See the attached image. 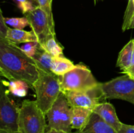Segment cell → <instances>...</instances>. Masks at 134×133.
Masks as SVG:
<instances>
[{"label": "cell", "instance_id": "obj_1", "mask_svg": "<svg viewBox=\"0 0 134 133\" xmlns=\"http://www.w3.org/2000/svg\"><path fill=\"white\" fill-rule=\"evenodd\" d=\"M0 72L10 81L18 80L32 87L39 76L35 61L7 39H0Z\"/></svg>", "mask_w": 134, "mask_h": 133}, {"label": "cell", "instance_id": "obj_2", "mask_svg": "<svg viewBox=\"0 0 134 133\" xmlns=\"http://www.w3.org/2000/svg\"><path fill=\"white\" fill-rule=\"evenodd\" d=\"M39 76L33 85L36 95L37 104L47 114L62 93L60 76L38 69Z\"/></svg>", "mask_w": 134, "mask_h": 133}, {"label": "cell", "instance_id": "obj_3", "mask_svg": "<svg viewBox=\"0 0 134 133\" xmlns=\"http://www.w3.org/2000/svg\"><path fill=\"white\" fill-rule=\"evenodd\" d=\"M44 112L35 100H24L19 108L18 132L21 133H45L48 127Z\"/></svg>", "mask_w": 134, "mask_h": 133}, {"label": "cell", "instance_id": "obj_4", "mask_svg": "<svg viewBox=\"0 0 134 133\" xmlns=\"http://www.w3.org/2000/svg\"><path fill=\"white\" fill-rule=\"evenodd\" d=\"M62 92L86 91L99 86L91 70L83 65H77L75 67L60 76Z\"/></svg>", "mask_w": 134, "mask_h": 133}, {"label": "cell", "instance_id": "obj_5", "mask_svg": "<svg viewBox=\"0 0 134 133\" xmlns=\"http://www.w3.org/2000/svg\"><path fill=\"white\" fill-rule=\"evenodd\" d=\"M101 100L120 99L134 104V80L124 75L98 86Z\"/></svg>", "mask_w": 134, "mask_h": 133}, {"label": "cell", "instance_id": "obj_6", "mask_svg": "<svg viewBox=\"0 0 134 133\" xmlns=\"http://www.w3.org/2000/svg\"><path fill=\"white\" fill-rule=\"evenodd\" d=\"M49 129L71 132V107L62 92L46 114Z\"/></svg>", "mask_w": 134, "mask_h": 133}, {"label": "cell", "instance_id": "obj_7", "mask_svg": "<svg viewBox=\"0 0 134 133\" xmlns=\"http://www.w3.org/2000/svg\"><path fill=\"white\" fill-rule=\"evenodd\" d=\"M0 87V133L16 132H18L19 108L9 99L3 84Z\"/></svg>", "mask_w": 134, "mask_h": 133}, {"label": "cell", "instance_id": "obj_8", "mask_svg": "<svg viewBox=\"0 0 134 133\" xmlns=\"http://www.w3.org/2000/svg\"><path fill=\"white\" fill-rule=\"evenodd\" d=\"M24 15L28 20L31 29L37 38L38 43L40 46L44 49L47 39L50 36L54 35L51 31L47 14L40 7H38Z\"/></svg>", "mask_w": 134, "mask_h": 133}, {"label": "cell", "instance_id": "obj_9", "mask_svg": "<svg viewBox=\"0 0 134 133\" xmlns=\"http://www.w3.org/2000/svg\"><path fill=\"white\" fill-rule=\"evenodd\" d=\"M65 95L71 107L84 108L92 110L100 103L101 94L99 88L86 91H67Z\"/></svg>", "mask_w": 134, "mask_h": 133}, {"label": "cell", "instance_id": "obj_10", "mask_svg": "<svg viewBox=\"0 0 134 133\" xmlns=\"http://www.w3.org/2000/svg\"><path fill=\"white\" fill-rule=\"evenodd\" d=\"M93 112L98 114L103 121L112 126L116 132L119 130L122 123L119 120L114 106L109 102H100L93 109Z\"/></svg>", "mask_w": 134, "mask_h": 133}, {"label": "cell", "instance_id": "obj_11", "mask_svg": "<svg viewBox=\"0 0 134 133\" xmlns=\"http://www.w3.org/2000/svg\"><path fill=\"white\" fill-rule=\"evenodd\" d=\"M76 133H117V132L98 114L93 112L86 126Z\"/></svg>", "mask_w": 134, "mask_h": 133}, {"label": "cell", "instance_id": "obj_12", "mask_svg": "<svg viewBox=\"0 0 134 133\" xmlns=\"http://www.w3.org/2000/svg\"><path fill=\"white\" fill-rule=\"evenodd\" d=\"M92 110L84 108L71 107V123L72 129L81 130L86 126L90 120Z\"/></svg>", "mask_w": 134, "mask_h": 133}, {"label": "cell", "instance_id": "obj_13", "mask_svg": "<svg viewBox=\"0 0 134 133\" xmlns=\"http://www.w3.org/2000/svg\"><path fill=\"white\" fill-rule=\"evenodd\" d=\"M7 40L15 44L29 42H38L37 38L34 31H26L23 29H17L9 27L7 33L6 38Z\"/></svg>", "mask_w": 134, "mask_h": 133}, {"label": "cell", "instance_id": "obj_14", "mask_svg": "<svg viewBox=\"0 0 134 133\" xmlns=\"http://www.w3.org/2000/svg\"><path fill=\"white\" fill-rule=\"evenodd\" d=\"M134 51V40H130L119 54L116 66L121 70V72L128 70L132 63Z\"/></svg>", "mask_w": 134, "mask_h": 133}, {"label": "cell", "instance_id": "obj_15", "mask_svg": "<svg viewBox=\"0 0 134 133\" xmlns=\"http://www.w3.org/2000/svg\"><path fill=\"white\" fill-rule=\"evenodd\" d=\"M32 59L35 61L38 69L48 73H52L51 71V65L53 57L47 50L40 46V45L38 47L36 53Z\"/></svg>", "mask_w": 134, "mask_h": 133}, {"label": "cell", "instance_id": "obj_16", "mask_svg": "<svg viewBox=\"0 0 134 133\" xmlns=\"http://www.w3.org/2000/svg\"><path fill=\"white\" fill-rule=\"evenodd\" d=\"M75 67V65L68 59L63 57H53L51 71L56 75L61 76Z\"/></svg>", "mask_w": 134, "mask_h": 133}, {"label": "cell", "instance_id": "obj_17", "mask_svg": "<svg viewBox=\"0 0 134 133\" xmlns=\"http://www.w3.org/2000/svg\"><path fill=\"white\" fill-rule=\"evenodd\" d=\"M8 86L9 91L12 94L20 97L26 96L29 87L28 83L24 81L18 80L10 81Z\"/></svg>", "mask_w": 134, "mask_h": 133}, {"label": "cell", "instance_id": "obj_18", "mask_svg": "<svg viewBox=\"0 0 134 133\" xmlns=\"http://www.w3.org/2000/svg\"><path fill=\"white\" fill-rule=\"evenodd\" d=\"M45 50H47L52 57H63V48L56 40V36L52 35L47 39L45 44Z\"/></svg>", "mask_w": 134, "mask_h": 133}, {"label": "cell", "instance_id": "obj_19", "mask_svg": "<svg viewBox=\"0 0 134 133\" xmlns=\"http://www.w3.org/2000/svg\"><path fill=\"white\" fill-rule=\"evenodd\" d=\"M39 4V7L45 12L48 16V22H49L50 27L51 31L54 35H56L54 27V21L53 18V14L52 12V0H38Z\"/></svg>", "mask_w": 134, "mask_h": 133}, {"label": "cell", "instance_id": "obj_20", "mask_svg": "<svg viewBox=\"0 0 134 133\" xmlns=\"http://www.w3.org/2000/svg\"><path fill=\"white\" fill-rule=\"evenodd\" d=\"M4 21L7 25H9L11 27H14V29H23L24 27L27 26L29 24V22L26 17L22 18H5Z\"/></svg>", "mask_w": 134, "mask_h": 133}, {"label": "cell", "instance_id": "obj_21", "mask_svg": "<svg viewBox=\"0 0 134 133\" xmlns=\"http://www.w3.org/2000/svg\"><path fill=\"white\" fill-rule=\"evenodd\" d=\"M134 14V0H129L128 6L124 13V21L122 24V31L129 29L131 20Z\"/></svg>", "mask_w": 134, "mask_h": 133}, {"label": "cell", "instance_id": "obj_22", "mask_svg": "<svg viewBox=\"0 0 134 133\" xmlns=\"http://www.w3.org/2000/svg\"><path fill=\"white\" fill-rule=\"evenodd\" d=\"M39 46L38 42H29L24 43L23 45L20 46V48L27 56L32 58L36 53Z\"/></svg>", "mask_w": 134, "mask_h": 133}, {"label": "cell", "instance_id": "obj_23", "mask_svg": "<svg viewBox=\"0 0 134 133\" xmlns=\"http://www.w3.org/2000/svg\"><path fill=\"white\" fill-rule=\"evenodd\" d=\"M18 4L19 9L22 10L24 14H26L28 12L34 10L37 8L35 5H33L31 2L28 1L27 0H14Z\"/></svg>", "mask_w": 134, "mask_h": 133}, {"label": "cell", "instance_id": "obj_24", "mask_svg": "<svg viewBox=\"0 0 134 133\" xmlns=\"http://www.w3.org/2000/svg\"><path fill=\"white\" fill-rule=\"evenodd\" d=\"M9 27L4 21V17L1 11V18H0V39H5Z\"/></svg>", "mask_w": 134, "mask_h": 133}, {"label": "cell", "instance_id": "obj_25", "mask_svg": "<svg viewBox=\"0 0 134 133\" xmlns=\"http://www.w3.org/2000/svg\"><path fill=\"white\" fill-rule=\"evenodd\" d=\"M117 133H134V125L122 123Z\"/></svg>", "mask_w": 134, "mask_h": 133}, {"label": "cell", "instance_id": "obj_26", "mask_svg": "<svg viewBox=\"0 0 134 133\" xmlns=\"http://www.w3.org/2000/svg\"><path fill=\"white\" fill-rule=\"evenodd\" d=\"M123 73L125 74L126 75H128V76L130 77L131 78H132V79L134 80V51H133V57H132V63H131L130 66V68L128 69V70L124 71Z\"/></svg>", "mask_w": 134, "mask_h": 133}, {"label": "cell", "instance_id": "obj_27", "mask_svg": "<svg viewBox=\"0 0 134 133\" xmlns=\"http://www.w3.org/2000/svg\"><path fill=\"white\" fill-rule=\"evenodd\" d=\"M45 133H68L66 132H64L63 130H55V129H48L47 132Z\"/></svg>", "mask_w": 134, "mask_h": 133}, {"label": "cell", "instance_id": "obj_28", "mask_svg": "<svg viewBox=\"0 0 134 133\" xmlns=\"http://www.w3.org/2000/svg\"><path fill=\"white\" fill-rule=\"evenodd\" d=\"M27 1L31 2V3H32L34 5H35L36 7H39V1H38V0H27Z\"/></svg>", "mask_w": 134, "mask_h": 133}, {"label": "cell", "instance_id": "obj_29", "mask_svg": "<svg viewBox=\"0 0 134 133\" xmlns=\"http://www.w3.org/2000/svg\"><path fill=\"white\" fill-rule=\"evenodd\" d=\"M134 29V14L132 18V20H131L130 25L129 29Z\"/></svg>", "mask_w": 134, "mask_h": 133}, {"label": "cell", "instance_id": "obj_30", "mask_svg": "<svg viewBox=\"0 0 134 133\" xmlns=\"http://www.w3.org/2000/svg\"><path fill=\"white\" fill-rule=\"evenodd\" d=\"M99 1H102V0H94V3H95V4H96V3Z\"/></svg>", "mask_w": 134, "mask_h": 133}, {"label": "cell", "instance_id": "obj_31", "mask_svg": "<svg viewBox=\"0 0 134 133\" xmlns=\"http://www.w3.org/2000/svg\"><path fill=\"white\" fill-rule=\"evenodd\" d=\"M14 133H21L20 132H14Z\"/></svg>", "mask_w": 134, "mask_h": 133}]
</instances>
